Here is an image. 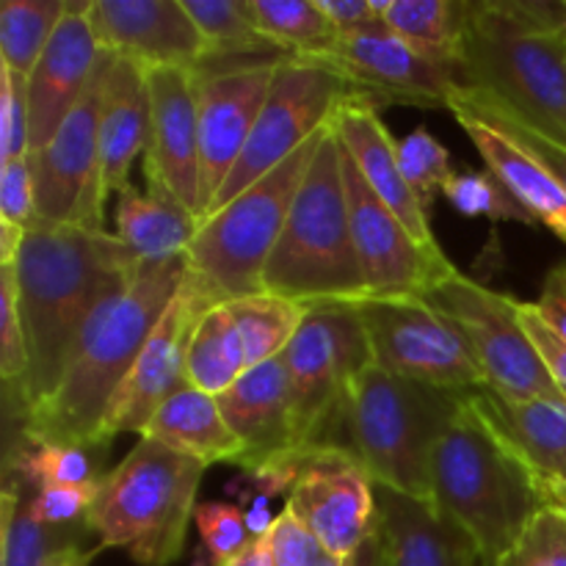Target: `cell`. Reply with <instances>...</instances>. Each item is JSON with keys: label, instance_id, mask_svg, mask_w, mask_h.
Masks as SVG:
<instances>
[{"label": "cell", "instance_id": "obj_31", "mask_svg": "<svg viewBox=\"0 0 566 566\" xmlns=\"http://www.w3.org/2000/svg\"><path fill=\"white\" fill-rule=\"evenodd\" d=\"M381 22L426 59L457 66L464 0H387Z\"/></svg>", "mask_w": 566, "mask_h": 566}, {"label": "cell", "instance_id": "obj_54", "mask_svg": "<svg viewBox=\"0 0 566 566\" xmlns=\"http://www.w3.org/2000/svg\"><path fill=\"white\" fill-rule=\"evenodd\" d=\"M99 551H103V547H99V545L83 547L81 542H77V545H72V547H66V551H61L59 556H55L48 566H92V562H94V558H97Z\"/></svg>", "mask_w": 566, "mask_h": 566}, {"label": "cell", "instance_id": "obj_45", "mask_svg": "<svg viewBox=\"0 0 566 566\" xmlns=\"http://www.w3.org/2000/svg\"><path fill=\"white\" fill-rule=\"evenodd\" d=\"M0 224L17 227L22 232L36 224L31 158L0 164Z\"/></svg>", "mask_w": 566, "mask_h": 566}, {"label": "cell", "instance_id": "obj_12", "mask_svg": "<svg viewBox=\"0 0 566 566\" xmlns=\"http://www.w3.org/2000/svg\"><path fill=\"white\" fill-rule=\"evenodd\" d=\"M354 310L368 332L376 365L390 374L457 392L486 385L468 337L423 296H368L354 302Z\"/></svg>", "mask_w": 566, "mask_h": 566}, {"label": "cell", "instance_id": "obj_14", "mask_svg": "<svg viewBox=\"0 0 566 566\" xmlns=\"http://www.w3.org/2000/svg\"><path fill=\"white\" fill-rule=\"evenodd\" d=\"M285 509L343 562L379 528L374 479L346 446L302 453Z\"/></svg>", "mask_w": 566, "mask_h": 566}, {"label": "cell", "instance_id": "obj_22", "mask_svg": "<svg viewBox=\"0 0 566 566\" xmlns=\"http://www.w3.org/2000/svg\"><path fill=\"white\" fill-rule=\"evenodd\" d=\"M221 415L241 442L235 468L258 475L280 459L296 453L293 434L291 376L282 357L249 368L230 390L219 396Z\"/></svg>", "mask_w": 566, "mask_h": 566}, {"label": "cell", "instance_id": "obj_38", "mask_svg": "<svg viewBox=\"0 0 566 566\" xmlns=\"http://www.w3.org/2000/svg\"><path fill=\"white\" fill-rule=\"evenodd\" d=\"M442 197L453 205L462 216L470 219H497V221H517V224L534 227V216L509 193V188L492 175L490 169H464L453 171L451 180L442 188Z\"/></svg>", "mask_w": 566, "mask_h": 566}, {"label": "cell", "instance_id": "obj_23", "mask_svg": "<svg viewBox=\"0 0 566 566\" xmlns=\"http://www.w3.org/2000/svg\"><path fill=\"white\" fill-rule=\"evenodd\" d=\"M332 127H335L343 149L357 164L359 175L368 182L370 191L396 213V219L412 232L420 247L431 249V252H442L429 224V210H426V205L420 202V197L403 177L401 160H398V144L392 142L376 105L365 97L348 99L335 114Z\"/></svg>", "mask_w": 566, "mask_h": 566}, {"label": "cell", "instance_id": "obj_17", "mask_svg": "<svg viewBox=\"0 0 566 566\" xmlns=\"http://www.w3.org/2000/svg\"><path fill=\"white\" fill-rule=\"evenodd\" d=\"M343 182H346L354 249L370 298L423 296L429 287L457 271L446 252H431L415 241L396 213L370 191L346 149H343Z\"/></svg>", "mask_w": 566, "mask_h": 566}, {"label": "cell", "instance_id": "obj_7", "mask_svg": "<svg viewBox=\"0 0 566 566\" xmlns=\"http://www.w3.org/2000/svg\"><path fill=\"white\" fill-rule=\"evenodd\" d=\"M205 470L208 464L199 459L142 437L103 475L83 523L103 551L122 547L142 566L175 564L186 551Z\"/></svg>", "mask_w": 566, "mask_h": 566}, {"label": "cell", "instance_id": "obj_20", "mask_svg": "<svg viewBox=\"0 0 566 566\" xmlns=\"http://www.w3.org/2000/svg\"><path fill=\"white\" fill-rule=\"evenodd\" d=\"M88 20L99 48L144 70H199L210 61L208 42L182 0H94Z\"/></svg>", "mask_w": 566, "mask_h": 566}, {"label": "cell", "instance_id": "obj_24", "mask_svg": "<svg viewBox=\"0 0 566 566\" xmlns=\"http://www.w3.org/2000/svg\"><path fill=\"white\" fill-rule=\"evenodd\" d=\"M468 403L539 486L566 484V401H514L484 385L468 392Z\"/></svg>", "mask_w": 566, "mask_h": 566}, {"label": "cell", "instance_id": "obj_25", "mask_svg": "<svg viewBox=\"0 0 566 566\" xmlns=\"http://www.w3.org/2000/svg\"><path fill=\"white\" fill-rule=\"evenodd\" d=\"M379 539L385 566H475L479 547L431 501L376 486Z\"/></svg>", "mask_w": 566, "mask_h": 566}, {"label": "cell", "instance_id": "obj_26", "mask_svg": "<svg viewBox=\"0 0 566 566\" xmlns=\"http://www.w3.org/2000/svg\"><path fill=\"white\" fill-rule=\"evenodd\" d=\"M149 142L147 70L116 55L99 103V180L105 199L130 186V171Z\"/></svg>", "mask_w": 566, "mask_h": 566}, {"label": "cell", "instance_id": "obj_56", "mask_svg": "<svg viewBox=\"0 0 566 566\" xmlns=\"http://www.w3.org/2000/svg\"><path fill=\"white\" fill-rule=\"evenodd\" d=\"M475 566H492V564H486L484 558H479V564H475Z\"/></svg>", "mask_w": 566, "mask_h": 566}, {"label": "cell", "instance_id": "obj_51", "mask_svg": "<svg viewBox=\"0 0 566 566\" xmlns=\"http://www.w3.org/2000/svg\"><path fill=\"white\" fill-rule=\"evenodd\" d=\"M224 566H274V556H271V534L258 536V539L249 542V545Z\"/></svg>", "mask_w": 566, "mask_h": 566}, {"label": "cell", "instance_id": "obj_18", "mask_svg": "<svg viewBox=\"0 0 566 566\" xmlns=\"http://www.w3.org/2000/svg\"><path fill=\"white\" fill-rule=\"evenodd\" d=\"M210 307H216V304L205 296L199 282L186 271V280L177 287L164 318L158 321L149 340L144 343L130 376L111 401L99 446H108L119 434L142 437L160 403L175 396L177 390L188 387V346H191L199 318Z\"/></svg>", "mask_w": 566, "mask_h": 566}, {"label": "cell", "instance_id": "obj_49", "mask_svg": "<svg viewBox=\"0 0 566 566\" xmlns=\"http://www.w3.org/2000/svg\"><path fill=\"white\" fill-rule=\"evenodd\" d=\"M318 9L335 25L337 36H346L379 22L387 0H318Z\"/></svg>", "mask_w": 566, "mask_h": 566}, {"label": "cell", "instance_id": "obj_10", "mask_svg": "<svg viewBox=\"0 0 566 566\" xmlns=\"http://www.w3.org/2000/svg\"><path fill=\"white\" fill-rule=\"evenodd\" d=\"M354 97H359L357 88L329 66L313 59H298V55L280 59L274 86L265 97L258 125H254L230 180L221 186L219 197L210 205L208 216L232 202L238 193L247 191L260 177L276 169L296 149H302L310 138L326 130L337 111Z\"/></svg>", "mask_w": 566, "mask_h": 566}, {"label": "cell", "instance_id": "obj_11", "mask_svg": "<svg viewBox=\"0 0 566 566\" xmlns=\"http://www.w3.org/2000/svg\"><path fill=\"white\" fill-rule=\"evenodd\" d=\"M423 298L468 337L486 376V387L514 401H564L534 340L520 324L517 298L490 291L462 271H453L437 282L423 293Z\"/></svg>", "mask_w": 566, "mask_h": 566}, {"label": "cell", "instance_id": "obj_39", "mask_svg": "<svg viewBox=\"0 0 566 566\" xmlns=\"http://www.w3.org/2000/svg\"><path fill=\"white\" fill-rule=\"evenodd\" d=\"M0 376H3L11 403L20 415L22 392H25L28 381V343L20 318L14 263L0 265Z\"/></svg>", "mask_w": 566, "mask_h": 566}, {"label": "cell", "instance_id": "obj_40", "mask_svg": "<svg viewBox=\"0 0 566 566\" xmlns=\"http://www.w3.org/2000/svg\"><path fill=\"white\" fill-rule=\"evenodd\" d=\"M398 160L407 182L429 210L437 191H442L453 175L451 153L426 127H418L403 142H398Z\"/></svg>", "mask_w": 566, "mask_h": 566}, {"label": "cell", "instance_id": "obj_33", "mask_svg": "<svg viewBox=\"0 0 566 566\" xmlns=\"http://www.w3.org/2000/svg\"><path fill=\"white\" fill-rule=\"evenodd\" d=\"M70 0H3L0 6V61L28 77L66 17Z\"/></svg>", "mask_w": 566, "mask_h": 566}, {"label": "cell", "instance_id": "obj_46", "mask_svg": "<svg viewBox=\"0 0 566 566\" xmlns=\"http://www.w3.org/2000/svg\"><path fill=\"white\" fill-rule=\"evenodd\" d=\"M99 481H88V484L75 486H48L39 490L36 495L28 501L33 517L44 525H75L86 520L88 509H92L94 497L99 492Z\"/></svg>", "mask_w": 566, "mask_h": 566}, {"label": "cell", "instance_id": "obj_27", "mask_svg": "<svg viewBox=\"0 0 566 566\" xmlns=\"http://www.w3.org/2000/svg\"><path fill=\"white\" fill-rule=\"evenodd\" d=\"M448 111L457 116L462 130L468 133L473 147L479 149L486 169L534 216L536 224H545L547 230L556 232L566 243V188L562 186V180L459 99L448 97Z\"/></svg>", "mask_w": 566, "mask_h": 566}, {"label": "cell", "instance_id": "obj_5", "mask_svg": "<svg viewBox=\"0 0 566 566\" xmlns=\"http://www.w3.org/2000/svg\"><path fill=\"white\" fill-rule=\"evenodd\" d=\"M263 291L304 307L368 298L348 219L343 147L332 125L321 138L285 230L265 263Z\"/></svg>", "mask_w": 566, "mask_h": 566}, {"label": "cell", "instance_id": "obj_48", "mask_svg": "<svg viewBox=\"0 0 566 566\" xmlns=\"http://www.w3.org/2000/svg\"><path fill=\"white\" fill-rule=\"evenodd\" d=\"M520 324H523V329L528 332V337L534 340L547 374L556 381L558 392H562V398L566 401V343L539 318L534 304L520 302Z\"/></svg>", "mask_w": 566, "mask_h": 566}, {"label": "cell", "instance_id": "obj_6", "mask_svg": "<svg viewBox=\"0 0 566 566\" xmlns=\"http://www.w3.org/2000/svg\"><path fill=\"white\" fill-rule=\"evenodd\" d=\"M468 392L401 379L370 363L354 379L346 409V448L376 486L431 501V457Z\"/></svg>", "mask_w": 566, "mask_h": 566}, {"label": "cell", "instance_id": "obj_2", "mask_svg": "<svg viewBox=\"0 0 566 566\" xmlns=\"http://www.w3.org/2000/svg\"><path fill=\"white\" fill-rule=\"evenodd\" d=\"M188 271L186 258L142 260L130 280L105 298L77 340L53 396L25 415L20 437L31 446L103 448L105 415L130 376Z\"/></svg>", "mask_w": 566, "mask_h": 566}, {"label": "cell", "instance_id": "obj_35", "mask_svg": "<svg viewBox=\"0 0 566 566\" xmlns=\"http://www.w3.org/2000/svg\"><path fill=\"white\" fill-rule=\"evenodd\" d=\"M188 17L210 48V59H280V50L258 31L247 0H182Z\"/></svg>", "mask_w": 566, "mask_h": 566}, {"label": "cell", "instance_id": "obj_44", "mask_svg": "<svg viewBox=\"0 0 566 566\" xmlns=\"http://www.w3.org/2000/svg\"><path fill=\"white\" fill-rule=\"evenodd\" d=\"M31 155L25 77L0 64V164Z\"/></svg>", "mask_w": 566, "mask_h": 566}, {"label": "cell", "instance_id": "obj_29", "mask_svg": "<svg viewBox=\"0 0 566 566\" xmlns=\"http://www.w3.org/2000/svg\"><path fill=\"white\" fill-rule=\"evenodd\" d=\"M114 219V235L142 260L186 258L199 230L197 216L177 199L160 191H138L133 182L116 193Z\"/></svg>", "mask_w": 566, "mask_h": 566}, {"label": "cell", "instance_id": "obj_4", "mask_svg": "<svg viewBox=\"0 0 566 566\" xmlns=\"http://www.w3.org/2000/svg\"><path fill=\"white\" fill-rule=\"evenodd\" d=\"M431 503L473 539L486 564L501 562L545 512L536 475L470 409L468 398L431 457Z\"/></svg>", "mask_w": 566, "mask_h": 566}, {"label": "cell", "instance_id": "obj_9", "mask_svg": "<svg viewBox=\"0 0 566 566\" xmlns=\"http://www.w3.org/2000/svg\"><path fill=\"white\" fill-rule=\"evenodd\" d=\"M291 376L296 453L343 446L348 392L363 368L376 363L368 332L354 304L310 307L302 329L282 352ZM287 459V457H285Z\"/></svg>", "mask_w": 566, "mask_h": 566}, {"label": "cell", "instance_id": "obj_21", "mask_svg": "<svg viewBox=\"0 0 566 566\" xmlns=\"http://www.w3.org/2000/svg\"><path fill=\"white\" fill-rule=\"evenodd\" d=\"M92 3L94 0H81V3L70 0L59 31L50 39L48 50L31 75L25 77L28 116H31V155L28 158L42 153L50 138L59 133L66 116L86 94L94 70L103 59V48L88 20Z\"/></svg>", "mask_w": 566, "mask_h": 566}, {"label": "cell", "instance_id": "obj_1", "mask_svg": "<svg viewBox=\"0 0 566 566\" xmlns=\"http://www.w3.org/2000/svg\"><path fill=\"white\" fill-rule=\"evenodd\" d=\"M142 258L108 230L36 221L14 260L17 298L28 343L20 423L61 385L77 340L99 304L114 296Z\"/></svg>", "mask_w": 566, "mask_h": 566}, {"label": "cell", "instance_id": "obj_50", "mask_svg": "<svg viewBox=\"0 0 566 566\" xmlns=\"http://www.w3.org/2000/svg\"><path fill=\"white\" fill-rule=\"evenodd\" d=\"M531 304L539 318L566 343V269H553L545 276L542 296Z\"/></svg>", "mask_w": 566, "mask_h": 566}, {"label": "cell", "instance_id": "obj_8", "mask_svg": "<svg viewBox=\"0 0 566 566\" xmlns=\"http://www.w3.org/2000/svg\"><path fill=\"white\" fill-rule=\"evenodd\" d=\"M324 133L310 138L291 158L199 224L197 238L186 252L188 274L213 304L265 293V263L285 230L293 199L307 177Z\"/></svg>", "mask_w": 566, "mask_h": 566}, {"label": "cell", "instance_id": "obj_16", "mask_svg": "<svg viewBox=\"0 0 566 566\" xmlns=\"http://www.w3.org/2000/svg\"><path fill=\"white\" fill-rule=\"evenodd\" d=\"M313 59L346 77L359 97L379 103L418 105V108H448V97L457 88V72L446 64L426 59L403 42L385 22L363 28L357 33L337 36Z\"/></svg>", "mask_w": 566, "mask_h": 566}, {"label": "cell", "instance_id": "obj_3", "mask_svg": "<svg viewBox=\"0 0 566 566\" xmlns=\"http://www.w3.org/2000/svg\"><path fill=\"white\" fill-rule=\"evenodd\" d=\"M457 86L566 149V3L464 0Z\"/></svg>", "mask_w": 566, "mask_h": 566}, {"label": "cell", "instance_id": "obj_13", "mask_svg": "<svg viewBox=\"0 0 566 566\" xmlns=\"http://www.w3.org/2000/svg\"><path fill=\"white\" fill-rule=\"evenodd\" d=\"M116 55L103 50L92 83L48 147L31 158L36 221L105 230V193L99 180V103Z\"/></svg>", "mask_w": 566, "mask_h": 566}, {"label": "cell", "instance_id": "obj_43", "mask_svg": "<svg viewBox=\"0 0 566 566\" xmlns=\"http://www.w3.org/2000/svg\"><path fill=\"white\" fill-rule=\"evenodd\" d=\"M492 566H566V514L545 509L517 545Z\"/></svg>", "mask_w": 566, "mask_h": 566}, {"label": "cell", "instance_id": "obj_52", "mask_svg": "<svg viewBox=\"0 0 566 566\" xmlns=\"http://www.w3.org/2000/svg\"><path fill=\"white\" fill-rule=\"evenodd\" d=\"M269 495H263V492H258L252 501V506H249L247 512V525H249V534H252V539H258V536H269L271 528H274L276 517L271 520V512H269Z\"/></svg>", "mask_w": 566, "mask_h": 566}, {"label": "cell", "instance_id": "obj_47", "mask_svg": "<svg viewBox=\"0 0 566 566\" xmlns=\"http://www.w3.org/2000/svg\"><path fill=\"white\" fill-rule=\"evenodd\" d=\"M271 556L274 566H324L329 553L285 509L271 528Z\"/></svg>", "mask_w": 566, "mask_h": 566}, {"label": "cell", "instance_id": "obj_55", "mask_svg": "<svg viewBox=\"0 0 566 566\" xmlns=\"http://www.w3.org/2000/svg\"><path fill=\"white\" fill-rule=\"evenodd\" d=\"M542 497H545V509H558L566 514V484L542 486Z\"/></svg>", "mask_w": 566, "mask_h": 566}, {"label": "cell", "instance_id": "obj_53", "mask_svg": "<svg viewBox=\"0 0 566 566\" xmlns=\"http://www.w3.org/2000/svg\"><path fill=\"white\" fill-rule=\"evenodd\" d=\"M346 566H385V547H381L379 531L354 556L346 558Z\"/></svg>", "mask_w": 566, "mask_h": 566}, {"label": "cell", "instance_id": "obj_36", "mask_svg": "<svg viewBox=\"0 0 566 566\" xmlns=\"http://www.w3.org/2000/svg\"><path fill=\"white\" fill-rule=\"evenodd\" d=\"M258 31L282 55H315L337 39L318 0H247Z\"/></svg>", "mask_w": 566, "mask_h": 566}, {"label": "cell", "instance_id": "obj_34", "mask_svg": "<svg viewBox=\"0 0 566 566\" xmlns=\"http://www.w3.org/2000/svg\"><path fill=\"white\" fill-rule=\"evenodd\" d=\"M227 307H230L232 321L241 332L249 368L282 357V352L296 337L310 313V307H304V304L271 296V293L238 298Z\"/></svg>", "mask_w": 566, "mask_h": 566}, {"label": "cell", "instance_id": "obj_19", "mask_svg": "<svg viewBox=\"0 0 566 566\" xmlns=\"http://www.w3.org/2000/svg\"><path fill=\"white\" fill-rule=\"evenodd\" d=\"M193 72L182 66L147 70L149 142L144 153L147 191L169 193L202 221V160Z\"/></svg>", "mask_w": 566, "mask_h": 566}, {"label": "cell", "instance_id": "obj_41", "mask_svg": "<svg viewBox=\"0 0 566 566\" xmlns=\"http://www.w3.org/2000/svg\"><path fill=\"white\" fill-rule=\"evenodd\" d=\"M451 97L459 99V103H462V105H468V108L473 111V114H479L481 119L490 122V125L495 127V130H501L503 136L512 138V142L517 144V147H523L525 153L531 155V158H536L542 166H547V169H551L553 175H556L558 180H562V186L566 188V149L564 147H558V144L547 142L545 136H539V133L531 130L528 125H523V122L514 119L512 114H506V111L497 108V105L486 103V99H481L479 94L468 92V88H459L457 86V88H453Z\"/></svg>", "mask_w": 566, "mask_h": 566}, {"label": "cell", "instance_id": "obj_42", "mask_svg": "<svg viewBox=\"0 0 566 566\" xmlns=\"http://www.w3.org/2000/svg\"><path fill=\"white\" fill-rule=\"evenodd\" d=\"M193 525L202 536L210 566H224L252 542L247 512L224 501H205L193 512Z\"/></svg>", "mask_w": 566, "mask_h": 566}, {"label": "cell", "instance_id": "obj_37", "mask_svg": "<svg viewBox=\"0 0 566 566\" xmlns=\"http://www.w3.org/2000/svg\"><path fill=\"white\" fill-rule=\"evenodd\" d=\"M9 473L20 475V484H31L39 490L48 486H75L97 481L103 475L94 473V462L88 457V448L81 446H59V442H44V446H20L9 453Z\"/></svg>", "mask_w": 566, "mask_h": 566}, {"label": "cell", "instance_id": "obj_15", "mask_svg": "<svg viewBox=\"0 0 566 566\" xmlns=\"http://www.w3.org/2000/svg\"><path fill=\"white\" fill-rule=\"evenodd\" d=\"M280 59H241L227 66L202 64L193 72L202 160V219L219 197L221 186L230 180L258 125L265 97L274 86Z\"/></svg>", "mask_w": 566, "mask_h": 566}, {"label": "cell", "instance_id": "obj_28", "mask_svg": "<svg viewBox=\"0 0 566 566\" xmlns=\"http://www.w3.org/2000/svg\"><path fill=\"white\" fill-rule=\"evenodd\" d=\"M147 440H158L202 464H238L241 442L221 415L219 398L197 387H182L160 403L158 412L142 431Z\"/></svg>", "mask_w": 566, "mask_h": 566}, {"label": "cell", "instance_id": "obj_30", "mask_svg": "<svg viewBox=\"0 0 566 566\" xmlns=\"http://www.w3.org/2000/svg\"><path fill=\"white\" fill-rule=\"evenodd\" d=\"M249 370L241 332L227 304H216L199 318L188 346V385L219 398Z\"/></svg>", "mask_w": 566, "mask_h": 566}, {"label": "cell", "instance_id": "obj_32", "mask_svg": "<svg viewBox=\"0 0 566 566\" xmlns=\"http://www.w3.org/2000/svg\"><path fill=\"white\" fill-rule=\"evenodd\" d=\"M20 486L6 479L0 497V566H48L61 551L77 545L81 534H72V525L39 523Z\"/></svg>", "mask_w": 566, "mask_h": 566}]
</instances>
